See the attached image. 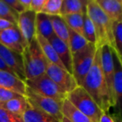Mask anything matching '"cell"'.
I'll return each instance as SVG.
<instances>
[{
	"label": "cell",
	"mask_w": 122,
	"mask_h": 122,
	"mask_svg": "<svg viewBox=\"0 0 122 122\" xmlns=\"http://www.w3.org/2000/svg\"><path fill=\"white\" fill-rule=\"evenodd\" d=\"M19 117L5 109L0 107V122H14Z\"/></svg>",
	"instance_id": "cell-31"
},
{
	"label": "cell",
	"mask_w": 122,
	"mask_h": 122,
	"mask_svg": "<svg viewBox=\"0 0 122 122\" xmlns=\"http://www.w3.org/2000/svg\"><path fill=\"white\" fill-rule=\"evenodd\" d=\"M83 36L88 41V43L92 44H97L96 32H95V26H94L92 20L88 16V14H85L84 15V29H83Z\"/></svg>",
	"instance_id": "cell-25"
},
{
	"label": "cell",
	"mask_w": 122,
	"mask_h": 122,
	"mask_svg": "<svg viewBox=\"0 0 122 122\" xmlns=\"http://www.w3.org/2000/svg\"><path fill=\"white\" fill-rule=\"evenodd\" d=\"M49 41L55 49L65 70L73 75V54L70 51L69 44L56 37L55 35L51 37Z\"/></svg>",
	"instance_id": "cell-15"
},
{
	"label": "cell",
	"mask_w": 122,
	"mask_h": 122,
	"mask_svg": "<svg viewBox=\"0 0 122 122\" xmlns=\"http://www.w3.org/2000/svg\"><path fill=\"white\" fill-rule=\"evenodd\" d=\"M36 34L49 40L54 35L50 17L44 13L37 14L36 18Z\"/></svg>",
	"instance_id": "cell-18"
},
{
	"label": "cell",
	"mask_w": 122,
	"mask_h": 122,
	"mask_svg": "<svg viewBox=\"0 0 122 122\" xmlns=\"http://www.w3.org/2000/svg\"><path fill=\"white\" fill-rule=\"evenodd\" d=\"M62 114L71 122H94L87 115L78 110L70 101L66 99L63 102Z\"/></svg>",
	"instance_id": "cell-17"
},
{
	"label": "cell",
	"mask_w": 122,
	"mask_h": 122,
	"mask_svg": "<svg viewBox=\"0 0 122 122\" xmlns=\"http://www.w3.org/2000/svg\"><path fill=\"white\" fill-rule=\"evenodd\" d=\"M84 15L85 14H75L64 16L63 18L70 29L83 35Z\"/></svg>",
	"instance_id": "cell-24"
},
{
	"label": "cell",
	"mask_w": 122,
	"mask_h": 122,
	"mask_svg": "<svg viewBox=\"0 0 122 122\" xmlns=\"http://www.w3.org/2000/svg\"><path fill=\"white\" fill-rule=\"evenodd\" d=\"M19 96H21V95L16 93V92L9 90H6V89L0 88V104L6 103V102Z\"/></svg>",
	"instance_id": "cell-30"
},
{
	"label": "cell",
	"mask_w": 122,
	"mask_h": 122,
	"mask_svg": "<svg viewBox=\"0 0 122 122\" xmlns=\"http://www.w3.org/2000/svg\"><path fill=\"white\" fill-rule=\"evenodd\" d=\"M14 26H16V25L14 24H12V23H10L8 20L0 19V31L9 29V28H12V27H14Z\"/></svg>",
	"instance_id": "cell-34"
},
{
	"label": "cell",
	"mask_w": 122,
	"mask_h": 122,
	"mask_svg": "<svg viewBox=\"0 0 122 122\" xmlns=\"http://www.w3.org/2000/svg\"><path fill=\"white\" fill-rule=\"evenodd\" d=\"M0 70H5V71H9V72H12V73H14V72H13L12 70H11L9 68V66H8V65H6L5 63H4V61L3 60L1 57H0Z\"/></svg>",
	"instance_id": "cell-37"
},
{
	"label": "cell",
	"mask_w": 122,
	"mask_h": 122,
	"mask_svg": "<svg viewBox=\"0 0 122 122\" xmlns=\"http://www.w3.org/2000/svg\"><path fill=\"white\" fill-rule=\"evenodd\" d=\"M112 117H113L114 121L115 122H122V119L120 118V117L116 116V115H112Z\"/></svg>",
	"instance_id": "cell-39"
},
{
	"label": "cell",
	"mask_w": 122,
	"mask_h": 122,
	"mask_svg": "<svg viewBox=\"0 0 122 122\" xmlns=\"http://www.w3.org/2000/svg\"><path fill=\"white\" fill-rule=\"evenodd\" d=\"M48 115L39 111V110L34 108L32 105H29L27 110L21 116L24 122H40Z\"/></svg>",
	"instance_id": "cell-27"
},
{
	"label": "cell",
	"mask_w": 122,
	"mask_h": 122,
	"mask_svg": "<svg viewBox=\"0 0 122 122\" xmlns=\"http://www.w3.org/2000/svg\"><path fill=\"white\" fill-rule=\"evenodd\" d=\"M26 97L29 105H32L34 108L53 118L57 119L59 121H62L64 117L62 114L63 102L39 95L31 90L29 87H27L26 90Z\"/></svg>",
	"instance_id": "cell-7"
},
{
	"label": "cell",
	"mask_w": 122,
	"mask_h": 122,
	"mask_svg": "<svg viewBox=\"0 0 122 122\" xmlns=\"http://www.w3.org/2000/svg\"><path fill=\"white\" fill-rule=\"evenodd\" d=\"M6 2V4L8 5H9L12 8L13 10H14L18 14H22L23 12L26 11L24 9V8L22 6V4H20V0H4Z\"/></svg>",
	"instance_id": "cell-33"
},
{
	"label": "cell",
	"mask_w": 122,
	"mask_h": 122,
	"mask_svg": "<svg viewBox=\"0 0 122 122\" xmlns=\"http://www.w3.org/2000/svg\"><path fill=\"white\" fill-rule=\"evenodd\" d=\"M0 57L19 78L25 82L26 78L24 75L22 54H18L0 44Z\"/></svg>",
	"instance_id": "cell-13"
},
{
	"label": "cell",
	"mask_w": 122,
	"mask_h": 122,
	"mask_svg": "<svg viewBox=\"0 0 122 122\" xmlns=\"http://www.w3.org/2000/svg\"><path fill=\"white\" fill-rule=\"evenodd\" d=\"M63 0H46L43 13L49 16H61Z\"/></svg>",
	"instance_id": "cell-28"
},
{
	"label": "cell",
	"mask_w": 122,
	"mask_h": 122,
	"mask_svg": "<svg viewBox=\"0 0 122 122\" xmlns=\"http://www.w3.org/2000/svg\"><path fill=\"white\" fill-rule=\"evenodd\" d=\"M22 56L26 80L45 75L48 60L36 38L28 44Z\"/></svg>",
	"instance_id": "cell-3"
},
{
	"label": "cell",
	"mask_w": 122,
	"mask_h": 122,
	"mask_svg": "<svg viewBox=\"0 0 122 122\" xmlns=\"http://www.w3.org/2000/svg\"><path fill=\"white\" fill-rule=\"evenodd\" d=\"M98 48L89 44L81 50L73 54V75L79 86H81L85 78L89 73Z\"/></svg>",
	"instance_id": "cell-5"
},
{
	"label": "cell",
	"mask_w": 122,
	"mask_h": 122,
	"mask_svg": "<svg viewBox=\"0 0 122 122\" xmlns=\"http://www.w3.org/2000/svg\"><path fill=\"white\" fill-rule=\"evenodd\" d=\"M54 35L69 44L70 28L62 16H49Z\"/></svg>",
	"instance_id": "cell-22"
},
{
	"label": "cell",
	"mask_w": 122,
	"mask_h": 122,
	"mask_svg": "<svg viewBox=\"0 0 122 122\" xmlns=\"http://www.w3.org/2000/svg\"><path fill=\"white\" fill-rule=\"evenodd\" d=\"M61 122H71V121H70V120H69V119H67L66 117L64 116L63 119H62V121H61Z\"/></svg>",
	"instance_id": "cell-40"
},
{
	"label": "cell",
	"mask_w": 122,
	"mask_h": 122,
	"mask_svg": "<svg viewBox=\"0 0 122 122\" xmlns=\"http://www.w3.org/2000/svg\"><path fill=\"white\" fill-rule=\"evenodd\" d=\"M27 87L40 95L64 102L67 99V94L63 92L59 86L48 76L43 75L37 78L25 80Z\"/></svg>",
	"instance_id": "cell-6"
},
{
	"label": "cell",
	"mask_w": 122,
	"mask_h": 122,
	"mask_svg": "<svg viewBox=\"0 0 122 122\" xmlns=\"http://www.w3.org/2000/svg\"><path fill=\"white\" fill-rule=\"evenodd\" d=\"M86 13L95 26L97 38L96 47L99 49L105 44L114 47V22L105 14L96 0H89Z\"/></svg>",
	"instance_id": "cell-2"
},
{
	"label": "cell",
	"mask_w": 122,
	"mask_h": 122,
	"mask_svg": "<svg viewBox=\"0 0 122 122\" xmlns=\"http://www.w3.org/2000/svg\"><path fill=\"white\" fill-rule=\"evenodd\" d=\"M35 38L38 40V43H39V46H40L41 49H42L43 53H44V56H45V58L47 59V60L49 61V62H50V63L59 65L61 68L65 69V67H64L62 62H61L60 59H59V56H58L55 49H54L52 44L49 43V41L48 40V39H44L42 36L39 35V34H36Z\"/></svg>",
	"instance_id": "cell-20"
},
{
	"label": "cell",
	"mask_w": 122,
	"mask_h": 122,
	"mask_svg": "<svg viewBox=\"0 0 122 122\" xmlns=\"http://www.w3.org/2000/svg\"><path fill=\"white\" fill-rule=\"evenodd\" d=\"M100 122H115V121H114V119H113V117H112V115H110L109 112L103 111L101 117H100Z\"/></svg>",
	"instance_id": "cell-35"
},
{
	"label": "cell",
	"mask_w": 122,
	"mask_h": 122,
	"mask_svg": "<svg viewBox=\"0 0 122 122\" xmlns=\"http://www.w3.org/2000/svg\"><path fill=\"white\" fill-rule=\"evenodd\" d=\"M46 75L60 88V90L68 95L79 86L72 74L65 69L61 68L48 61L46 67Z\"/></svg>",
	"instance_id": "cell-8"
},
{
	"label": "cell",
	"mask_w": 122,
	"mask_h": 122,
	"mask_svg": "<svg viewBox=\"0 0 122 122\" xmlns=\"http://www.w3.org/2000/svg\"><path fill=\"white\" fill-rule=\"evenodd\" d=\"M0 106H1V104H0Z\"/></svg>",
	"instance_id": "cell-42"
},
{
	"label": "cell",
	"mask_w": 122,
	"mask_h": 122,
	"mask_svg": "<svg viewBox=\"0 0 122 122\" xmlns=\"http://www.w3.org/2000/svg\"><path fill=\"white\" fill-rule=\"evenodd\" d=\"M103 111L109 112L112 107L107 85L101 67L100 48L97 49L93 65L81 85Z\"/></svg>",
	"instance_id": "cell-1"
},
{
	"label": "cell",
	"mask_w": 122,
	"mask_h": 122,
	"mask_svg": "<svg viewBox=\"0 0 122 122\" xmlns=\"http://www.w3.org/2000/svg\"><path fill=\"white\" fill-rule=\"evenodd\" d=\"M112 22H122V0H96Z\"/></svg>",
	"instance_id": "cell-16"
},
{
	"label": "cell",
	"mask_w": 122,
	"mask_h": 122,
	"mask_svg": "<svg viewBox=\"0 0 122 122\" xmlns=\"http://www.w3.org/2000/svg\"><path fill=\"white\" fill-rule=\"evenodd\" d=\"M40 122H61L59 120H58L57 119L53 118V117L49 116V115H47L44 120H42Z\"/></svg>",
	"instance_id": "cell-38"
},
{
	"label": "cell",
	"mask_w": 122,
	"mask_h": 122,
	"mask_svg": "<svg viewBox=\"0 0 122 122\" xmlns=\"http://www.w3.org/2000/svg\"><path fill=\"white\" fill-rule=\"evenodd\" d=\"M0 44L20 54L28 45L17 26L0 31Z\"/></svg>",
	"instance_id": "cell-11"
},
{
	"label": "cell",
	"mask_w": 122,
	"mask_h": 122,
	"mask_svg": "<svg viewBox=\"0 0 122 122\" xmlns=\"http://www.w3.org/2000/svg\"><path fill=\"white\" fill-rule=\"evenodd\" d=\"M14 122H24V121H23V120H22V118H21V117H19V118L16 119Z\"/></svg>",
	"instance_id": "cell-41"
},
{
	"label": "cell",
	"mask_w": 122,
	"mask_h": 122,
	"mask_svg": "<svg viewBox=\"0 0 122 122\" xmlns=\"http://www.w3.org/2000/svg\"><path fill=\"white\" fill-rule=\"evenodd\" d=\"M32 0H20V4L25 10H30V6Z\"/></svg>",
	"instance_id": "cell-36"
},
{
	"label": "cell",
	"mask_w": 122,
	"mask_h": 122,
	"mask_svg": "<svg viewBox=\"0 0 122 122\" xmlns=\"http://www.w3.org/2000/svg\"><path fill=\"white\" fill-rule=\"evenodd\" d=\"M29 105V104L27 97L21 95V96L13 99V100L6 102V103L1 104L0 107L5 109L8 111L17 115V116L21 117L23 114L25 112V110H27Z\"/></svg>",
	"instance_id": "cell-21"
},
{
	"label": "cell",
	"mask_w": 122,
	"mask_h": 122,
	"mask_svg": "<svg viewBox=\"0 0 122 122\" xmlns=\"http://www.w3.org/2000/svg\"><path fill=\"white\" fill-rule=\"evenodd\" d=\"M114 39L115 46L114 49L122 60V22H114Z\"/></svg>",
	"instance_id": "cell-29"
},
{
	"label": "cell",
	"mask_w": 122,
	"mask_h": 122,
	"mask_svg": "<svg viewBox=\"0 0 122 122\" xmlns=\"http://www.w3.org/2000/svg\"><path fill=\"white\" fill-rule=\"evenodd\" d=\"M19 14L13 10L12 8L6 4L4 0H0V19L9 21L17 26Z\"/></svg>",
	"instance_id": "cell-26"
},
{
	"label": "cell",
	"mask_w": 122,
	"mask_h": 122,
	"mask_svg": "<svg viewBox=\"0 0 122 122\" xmlns=\"http://www.w3.org/2000/svg\"><path fill=\"white\" fill-rule=\"evenodd\" d=\"M0 88L12 90L26 96L27 85L25 82L12 72L0 70Z\"/></svg>",
	"instance_id": "cell-14"
},
{
	"label": "cell",
	"mask_w": 122,
	"mask_h": 122,
	"mask_svg": "<svg viewBox=\"0 0 122 122\" xmlns=\"http://www.w3.org/2000/svg\"><path fill=\"white\" fill-rule=\"evenodd\" d=\"M46 0H32L30 6V10L35 12L36 14H40L44 11Z\"/></svg>",
	"instance_id": "cell-32"
},
{
	"label": "cell",
	"mask_w": 122,
	"mask_h": 122,
	"mask_svg": "<svg viewBox=\"0 0 122 122\" xmlns=\"http://www.w3.org/2000/svg\"><path fill=\"white\" fill-rule=\"evenodd\" d=\"M36 18L37 14L32 10L24 11L18 18L17 27L28 44L36 36Z\"/></svg>",
	"instance_id": "cell-12"
},
{
	"label": "cell",
	"mask_w": 122,
	"mask_h": 122,
	"mask_svg": "<svg viewBox=\"0 0 122 122\" xmlns=\"http://www.w3.org/2000/svg\"><path fill=\"white\" fill-rule=\"evenodd\" d=\"M112 55L114 60L115 78H114V91H115V112L113 115L122 119V60L112 47Z\"/></svg>",
	"instance_id": "cell-10"
},
{
	"label": "cell",
	"mask_w": 122,
	"mask_h": 122,
	"mask_svg": "<svg viewBox=\"0 0 122 122\" xmlns=\"http://www.w3.org/2000/svg\"><path fill=\"white\" fill-rule=\"evenodd\" d=\"M67 99L94 122H100L103 110L82 86H77L73 91L69 93Z\"/></svg>",
	"instance_id": "cell-4"
},
{
	"label": "cell",
	"mask_w": 122,
	"mask_h": 122,
	"mask_svg": "<svg viewBox=\"0 0 122 122\" xmlns=\"http://www.w3.org/2000/svg\"><path fill=\"white\" fill-rule=\"evenodd\" d=\"M100 59H101L102 71H103L105 83H106L107 89H108L112 107H114L115 105V91H114L115 69H114V60L111 46L105 44L100 48Z\"/></svg>",
	"instance_id": "cell-9"
},
{
	"label": "cell",
	"mask_w": 122,
	"mask_h": 122,
	"mask_svg": "<svg viewBox=\"0 0 122 122\" xmlns=\"http://www.w3.org/2000/svg\"><path fill=\"white\" fill-rule=\"evenodd\" d=\"M90 43L85 39L83 35L75 32L70 29V40H69V46L72 54H75L78 51L87 46Z\"/></svg>",
	"instance_id": "cell-23"
},
{
	"label": "cell",
	"mask_w": 122,
	"mask_h": 122,
	"mask_svg": "<svg viewBox=\"0 0 122 122\" xmlns=\"http://www.w3.org/2000/svg\"><path fill=\"white\" fill-rule=\"evenodd\" d=\"M89 0H63L61 16L75 14H85Z\"/></svg>",
	"instance_id": "cell-19"
}]
</instances>
